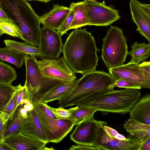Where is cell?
Listing matches in <instances>:
<instances>
[{"label":"cell","instance_id":"6da1fadb","mask_svg":"<svg viewBox=\"0 0 150 150\" xmlns=\"http://www.w3.org/2000/svg\"><path fill=\"white\" fill-rule=\"evenodd\" d=\"M98 49L94 37L86 28L75 29L69 35L62 52L66 63L75 73L83 75L96 70Z\"/></svg>","mask_w":150,"mask_h":150},{"label":"cell","instance_id":"7a4b0ae2","mask_svg":"<svg viewBox=\"0 0 150 150\" xmlns=\"http://www.w3.org/2000/svg\"><path fill=\"white\" fill-rule=\"evenodd\" d=\"M141 97L137 89L113 90L101 94L87 96L76 104L97 111L124 114L129 112Z\"/></svg>","mask_w":150,"mask_h":150},{"label":"cell","instance_id":"3957f363","mask_svg":"<svg viewBox=\"0 0 150 150\" xmlns=\"http://www.w3.org/2000/svg\"><path fill=\"white\" fill-rule=\"evenodd\" d=\"M0 6L19 27L24 42L38 46L40 17L27 0H0Z\"/></svg>","mask_w":150,"mask_h":150},{"label":"cell","instance_id":"277c9868","mask_svg":"<svg viewBox=\"0 0 150 150\" xmlns=\"http://www.w3.org/2000/svg\"><path fill=\"white\" fill-rule=\"evenodd\" d=\"M115 81L111 75L96 70L83 74L73 90L59 100L60 106L65 108L76 105L80 100L87 96L103 94L114 90Z\"/></svg>","mask_w":150,"mask_h":150},{"label":"cell","instance_id":"5b68a950","mask_svg":"<svg viewBox=\"0 0 150 150\" xmlns=\"http://www.w3.org/2000/svg\"><path fill=\"white\" fill-rule=\"evenodd\" d=\"M26 78L24 85L28 89V96L34 106L55 88L66 82L48 77L42 73L34 56L27 55L25 58Z\"/></svg>","mask_w":150,"mask_h":150},{"label":"cell","instance_id":"8992f818","mask_svg":"<svg viewBox=\"0 0 150 150\" xmlns=\"http://www.w3.org/2000/svg\"><path fill=\"white\" fill-rule=\"evenodd\" d=\"M103 41L101 57L106 67L112 68L124 64L128 47L122 30L110 25Z\"/></svg>","mask_w":150,"mask_h":150},{"label":"cell","instance_id":"52a82bcc","mask_svg":"<svg viewBox=\"0 0 150 150\" xmlns=\"http://www.w3.org/2000/svg\"><path fill=\"white\" fill-rule=\"evenodd\" d=\"M107 122L94 119L77 125L70 135V139L77 144L99 145L102 129Z\"/></svg>","mask_w":150,"mask_h":150},{"label":"cell","instance_id":"ba28073f","mask_svg":"<svg viewBox=\"0 0 150 150\" xmlns=\"http://www.w3.org/2000/svg\"><path fill=\"white\" fill-rule=\"evenodd\" d=\"M88 14V25L107 26L120 19L118 10L105 4L95 1H85Z\"/></svg>","mask_w":150,"mask_h":150},{"label":"cell","instance_id":"9c48e42d","mask_svg":"<svg viewBox=\"0 0 150 150\" xmlns=\"http://www.w3.org/2000/svg\"><path fill=\"white\" fill-rule=\"evenodd\" d=\"M38 63L43 74L48 77L66 82L76 80V73L67 64L63 57L43 58L38 60Z\"/></svg>","mask_w":150,"mask_h":150},{"label":"cell","instance_id":"30bf717a","mask_svg":"<svg viewBox=\"0 0 150 150\" xmlns=\"http://www.w3.org/2000/svg\"><path fill=\"white\" fill-rule=\"evenodd\" d=\"M36 113L49 142H60L75 126V120L74 119H52Z\"/></svg>","mask_w":150,"mask_h":150},{"label":"cell","instance_id":"8fae6325","mask_svg":"<svg viewBox=\"0 0 150 150\" xmlns=\"http://www.w3.org/2000/svg\"><path fill=\"white\" fill-rule=\"evenodd\" d=\"M61 36L55 30L45 27L41 28L38 48L41 59L59 57L63 46Z\"/></svg>","mask_w":150,"mask_h":150},{"label":"cell","instance_id":"7c38bea8","mask_svg":"<svg viewBox=\"0 0 150 150\" xmlns=\"http://www.w3.org/2000/svg\"><path fill=\"white\" fill-rule=\"evenodd\" d=\"M108 69L115 81L120 79H125L138 84L141 88H150V80L144 76L139 64L130 61L126 64Z\"/></svg>","mask_w":150,"mask_h":150},{"label":"cell","instance_id":"4fadbf2b","mask_svg":"<svg viewBox=\"0 0 150 150\" xmlns=\"http://www.w3.org/2000/svg\"><path fill=\"white\" fill-rule=\"evenodd\" d=\"M132 19L137 27V30L150 42V4L137 0H130Z\"/></svg>","mask_w":150,"mask_h":150},{"label":"cell","instance_id":"5bb4252c","mask_svg":"<svg viewBox=\"0 0 150 150\" xmlns=\"http://www.w3.org/2000/svg\"><path fill=\"white\" fill-rule=\"evenodd\" d=\"M9 150H48L54 149L45 146L46 143L21 132L5 137L3 142Z\"/></svg>","mask_w":150,"mask_h":150},{"label":"cell","instance_id":"9a60e30c","mask_svg":"<svg viewBox=\"0 0 150 150\" xmlns=\"http://www.w3.org/2000/svg\"><path fill=\"white\" fill-rule=\"evenodd\" d=\"M21 132L47 143L49 142L38 115L34 109L28 112L27 117L22 126Z\"/></svg>","mask_w":150,"mask_h":150},{"label":"cell","instance_id":"2e32d148","mask_svg":"<svg viewBox=\"0 0 150 150\" xmlns=\"http://www.w3.org/2000/svg\"><path fill=\"white\" fill-rule=\"evenodd\" d=\"M129 137L121 140L109 136L103 127L98 145L107 146L109 150H138L140 141L135 137Z\"/></svg>","mask_w":150,"mask_h":150},{"label":"cell","instance_id":"e0dca14e","mask_svg":"<svg viewBox=\"0 0 150 150\" xmlns=\"http://www.w3.org/2000/svg\"><path fill=\"white\" fill-rule=\"evenodd\" d=\"M71 9L69 7L54 5L50 11L40 17V21L43 27L57 30L61 25Z\"/></svg>","mask_w":150,"mask_h":150},{"label":"cell","instance_id":"ac0fdd59","mask_svg":"<svg viewBox=\"0 0 150 150\" xmlns=\"http://www.w3.org/2000/svg\"><path fill=\"white\" fill-rule=\"evenodd\" d=\"M129 113L131 118L150 125V94L146 93L141 97Z\"/></svg>","mask_w":150,"mask_h":150},{"label":"cell","instance_id":"d6986e66","mask_svg":"<svg viewBox=\"0 0 150 150\" xmlns=\"http://www.w3.org/2000/svg\"><path fill=\"white\" fill-rule=\"evenodd\" d=\"M123 127L130 137L139 139L141 142L150 137V125L130 117L124 123Z\"/></svg>","mask_w":150,"mask_h":150},{"label":"cell","instance_id":"ffe728a7","mask_svg":"<svg viewBox=\"0 0 150 150\" xmlns=\"http://www.w3.org/2000/svg\"><path fill=\"white\" fill-rule=\"evenodd\" d=\"M69 8L72 9L74 13L73 20L69 30L79 28L88 25L87 12L84 1L77 3H72Z\"/></svg>","mask_w":150,"mask_h":150},{"label":"cell","instance_id":"44dd1931","mask_svg":"<svg viewBox=\"0 0 150 150\" xmlns=\"http://www.w3.org/2000/svg\"><path fill=\"white\" fill-rule=\"evenodd\" d=\"M78 80L64 83L55 88L45 95L40 102L47 103L54 100H59L69 94L76 86Z\"/></svg>","mask_w":150,"mask_h":150},{"label":"cell","instance_id":"7402d4cb","mask_svg":"<svg viewBox=\"0 0 150 150\" xmlns=\"http://www.w3.org/2000/svg\"><path fill=\"white\" fill-rule=\"evenodd\" d=\"M131 50L127 55L131 57L130 62L137 64L144 62L150 56V43H139L137 41L131 46Z\"/></svg>","mask_w":150,"mask_h":150},{"label":"cell","instance_id":"603a6c76","mask_svg":"<svg viewBox=\"0 0 150 150\" xmlns=\"http://www.w3.org/2000/svg\"><path fill=\"white\" fill-rule=\"evenodd\" d=\"M27 55L7 47L0 48V60L10 63L18 68L22 67Z\"/></svg>","mask_w":150,"mask_h":150},{"label":"cell","instance_id":"cb8c5ba5","mask_svg":"<svg viewBox=\"0 0 150 150\" xmlns=\"http://www.w3.org/2000/svg\"><path fill=\"white\" fill-rule=\"evenodd\" d=\"M71 113V119L75 120V125L87 120L94 119V115L96 111L89 108L77 105L69 109Z\"/></svg>","mask_w":150,"mask_h":150},{"label":"cell","instance_id":"d4e9b609","mask_svg":"<svg viewBox=\"0 0 150 150\" xmlns=\"http://www.w3.org/2000/svg\"><path fill=\"white\" fill-rule=\"evenodd\" d=\"M4 42L6 47L13 49L27 55L37 57H40L38 48L36 46L25 42H21L10 40H4Z\"/></svg>","mask_w":150,"mask_h":150},{"label":"cell","instance_id":"484cf974","mask_svg":"<svg viewBox=\"0 0 150 150\" xmlns=\"http://www.w3.org/2000/svg\"><path fill=\"white\" fill-rule=\"evenodd\" d=\"M25 119L16 109L8 121L4 138L10 135L21 132Z\"/></svg>","mask_w":150,"mask_h":150},{"label":"cell","instance_id":"4316f807","mask_svg":"<svg viewBox=\"0 0 150 150\" xmlns=\"http://www.w3.org/2000/svg\"><path fill=\"white\" fill-rule=\"evenodd\" d=\"M17 77L16 71L13 67L0 61V84H11Z\"/></svg>","mask_w":150,"mask_h":150},{"label":"cell","instance_id":"83f0119b","mask_svg":"<svg viewBox=\"0 0 150 150\" xmlns=\"http://www.w3.org/2000/svg\"><path fill=\"white\" fill-rule=\"evenodd\" d=\"M16 87L11 84H0V111L3 110L11 100Z\"/></svg>","mask_w":150,"mask_h":150},{"label":"cell","instance_id":"f1b7e54d","mask_svg":"<svg viewBox=\"0 0 150 150\" xmlns=\"http://www.w3.org/2000/svg\"><path fill=\"white\" fill-rule=\"evenodd\" d=\"M13 97L6 107L0 111V116L4 124L7 123L8 119L13 114L17 108V98L18 94V86Z\"/></svg>","mask_w":150,"mask_h":150},{"label":"cell","instance_id":"f546056e","mask_svg":"<svg viewBox=\"0 0 150 150\" xmlns=\"http://www.w3.org/2000/svg\"><path fill=\"white\" fill-rule=\"evenodd\" d=\"M0 29L4 33L23 40L22 33L19 27L15 23L4 21L0 19Z\"/></svg>","mask_w":150,"mask_h":150},{"label":"cell","instance_id":"4dcf8cb0","mask_svg":"<svg viewBox=\"0 0 150 150\" xmlns=\"http://www.w3.org/2000/svg\"><path fill=\"white\" fill-rule=\"evenodd\" d=\"M35 112L42 115L52 119H59L57 118L48 108L40 102L33 106Z\"/></svg>","mask_w":150,"mask_h":150},{"label":"cell","instance_id":"1f68e13d","mask_svg":"<svg viewBox=\"0 0 150 150\" xmlns=\"http://www.w3.org/2000/svg\"><path fill=\"white\" fill-rule=\"evenodd\" d=\"M42 103L58 118L70 119L71 113L69 109H65L61 106L57 108H53L48 105L47 103Z\"/></svg>","mask_w":150,"mask_h":150},{"label":"cell","instance_id":"d6a6232c","mask_svg":"<svg viewBox=\"0 0 150 150\" xmlns=\"http://www.w3.org/2000/svg\"><path fill=\"white\" fill-rule=\"evenodd\" d=\"M74 16V12L73 10L71 9L68 16L57 30V32L59 33L61 36L67 33V31L69 30V27L73 20Z\"/></svg>","mask_w":150,"mask_h":150},{"label":"cell","instance_id":"836d02e7","mask_svg":"<svg viewBox=\"0 0 150 150\" xmlns=\"http://www.w3.org/2000/svg\"><path fill=\"white\" fill-rule=\"evenodd\" d=\"M114 86L115 87L128 89H140L142 88L138 84L133 82L122 79H120L115 81Z\"/></svg>","mask_w":150,"mask_h":150},{"label":"cell","instance_id":"e575fe53","mask_svg":"<svg viewBox=\"0 0 150 150\" xmlns=\"http://www.w3.org/2000/svg\"><path fill=\"white\" fill-rule=\"evenodd\" d=\"M69 150H109L108 147L105 146L99 145H86L78 144L73 145L69 149Z\"/></svg>","mask_w":150,"mask_h":150},{"label":"cell","instance_id":"d590c367","mask_svg":"<svg viewBox=\"0 0 150 150\" xmlns=\"http://www.w3.org/2000/svg\"><path fill=\"white\" fill-rule=\"evenodd\" d=\"M139 66L145 77L150 80V62H144L139 64Z\"/></svg>","mask_w":150,"mask_h":150},{"label":"cell","instance_id":"8d00e7d4","mask_svg":"<svg viewBox=\"0 0 150 150\" xmlns=\"http://www.w3.org/2000/svg\"><path fill=\"white\" fill-rule=\"evenodd\" d=\"M7 123L4 124L0 116V141L4 140Z\"/></svg>","mask_w":150,"mask_h":150},{"label":"cell","instance_id":"74e56055","mask_svg":"<svg viewBox=\"0 0 150 150\" xmlns=\"http://www.w3.org/2000/svg\"><path fill=\"white\" fill-rule=\"evenodd\" d=\"M103 128L107 134L111 137L115 138L119 134L115 129L107 126L106 125L104 126Z\"/></svg>","mask_w":150,"mask_h":150},{"label":"cell","instance_id":"f35d334b","mask_svg":"<svg viewBox=\"0 0 150 150\" xmlns=\"http://www.w3.org/2000/svg\"><path fill=\"white\" fill-rule=\"evenodd\" d=\"M138 150H150V137L141 142Z\"/></svg>","mask_w":150,"mask_h":150},{"label":"cell","instance_id":"ab89813d","mask_svg":"<svg viewBox=\"0 0 150 150\" xmlns=\"http://www.w3.org/2000/svg\"><path fill=\"white\" fill-rule=\"evenodd\" d=\"M0 19L4 21L15 23L7 15L4 10L0 6Z\"/></svg>","mask_w":150,"mask_h":150},{"label":"cell","instance_id":"60d3db41","mask_svg":"<svg viewBox=\"0 0 150 150\" xmlns=\"http://www.w3.org/2000/svg\"><path fill=\"white\" fill-rule=\"evenodd\" d=\"M115 138L117 139L121 140H126L127 139L125 136L120 134H119L117 136H116Z\"/></svg>","mask_w":150,"mask_h":150},{"label":"cell","instance_id":"b9f144b4","mask_svg":"<svg viewBox=\"0 0 150 150\" xmlns=\"http://www.w3.org/2000/svg\"><path fill=\"white\" fill-rule=\"evenodd\" d=\"M3 141H0V150H8L9 149L6 147L3 143Z\"/></svg>","mask_w":150,"mask_h":150},{"label":"cell","instance_id":"7bdbcfd3","mask_svg":"<svg viewBox=\"0 0 150 150\" xmlns=\"http://www.w3.org/2000/svg\"><path fill=\"white\" fill-rule=\"evenodd\" d=\"M28 1H38L42 2L47 3L51 0H27Z\"/></svg>","mask_w":150,"mask_h":150},{"label":"cell","instance_id":"ee69618b","mask_svg":"<svg viewBox=\"0 0 150 150\" xmlns=\"http://www.w3.org/2000/svg\"><path fill=\"white\" fill-rule=\"evenodd\" d=\"M4 34V32L0 29V36H1Z\"/></svg>","mask_w":150,"mask_h":150},{"label":"cell","instance_id":"f6af8a7d","mask_svg":"<svg viewBox=\"0 0 150 150\" xmlns=\"http://www.w3.org/2000/svg\"><path fill=\"white\" fill-rule=\"evenodd\" d=\"M85 1H95L96 0H84Z\"/></svg>","mask_w":150,"mask_h":150}]
</instances>
